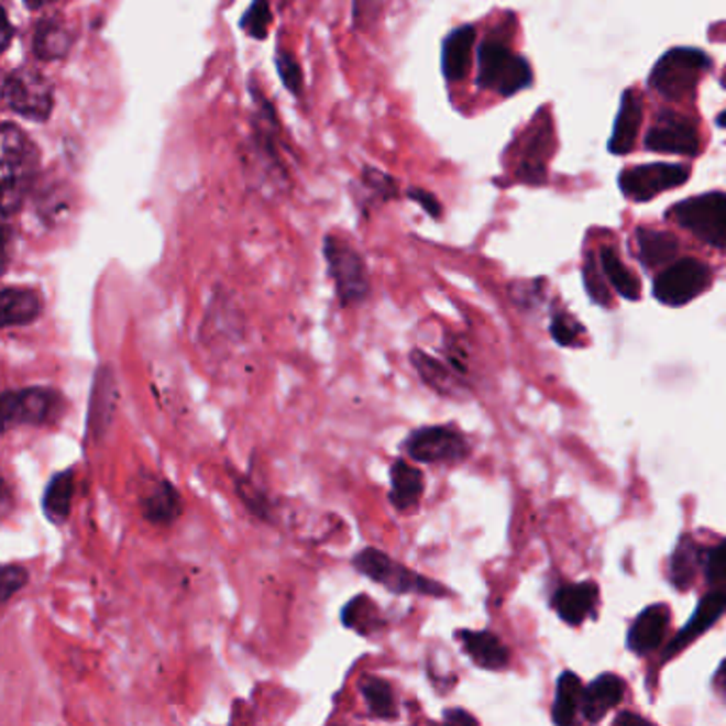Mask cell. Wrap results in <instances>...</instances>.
<instances>
[{
    "mask_svg": "<svg viewBox=\"0 0 726 726\" xmlns=\"http://www.w3.org/2000/svg\"><path fill=\"white\" fill-rule=\"evenodd\" d=\"M38 150L20 127L4 122L0 132V173H2V211L9 218L33 190L38 175Z\"/></svg>",
    "mask_w": 726,
    "mask_h": 726,
    "instance_id": "6da1fadb",
    "label": "cell"
},
{
    "mask_svg": "<svg viewBox=\"0 0 726 726\" xmlns=\"http://www.w3.org/2000/svg\"><path fill=\"white\" fill-rule=\"evenodd\" d=\"M352 566L366 580L393 594H420V596H450V588L420 575L418 571L395 561L391 554L377 548H364L354 559Z\"/></svg>",
    "mask_w": 726,
    "mask_h": 726,
    "instance_id": "7a4b0ae2",
    "label": "cell"
},
{
    "mask_svg": "<svg viewBox=\"0 0 726 726\" xmlns=\"http://www.w3.org/2000/svg\"><path fill=\"white\" fill-rule=\"evenodd\" d=\"M532 84L527 58L514 54L501 38H486L477 52V86L501 97H514Z\"/></svg>",
    "mask_w": 726,
    "mask_h": 726,
    "instance_id": "3957f363",
    "label": "cell"
},
{
    "mask_svg": "<svg viewBox=\"0 0 726 726\" xmlns=\"http://www.w3.org/2000/svg\"><path fill=\"white\" fill-rule=\"evenodd\" d=\"M66 411L61 391L31 386L2 393V432L13 427H52Z\"/></svg>",
    "mask_w": 726,
    "mask_h": 726,
    "instance_id": "277c9868",
    "label": "cell"
},
{
    "mask_svg": "<svg viewBox=\"0 0 726 726\" xmlns=\"http://www.w3.org/2000/svg\"><path fill=\"white\" fill-rule=\"evenodd\" d=\"M324 258L339 305L352 307L364 302L371 295V277L363 254L348 239L329 234L324 239Z\"/></svg>",
    "mask_w": 726,
    "mask_h": 726,
    "instance_id": "5b68a950",
    "label": "cell"
},
{
    "mask_svg": "<svg viewBox=\"0 0 726 726\" xmlns=\"http://www.w3.org/2000/svg\"><path fill=\"white\" fill-rule=\"evenodd\" d=\"M712 66L707 54L691 47L669 50L650 73V88L664 100H684L693 97L701 75Z\"/></svg>",
    "mask_w": 726,
    "mask_h": 726,
    "instance_id": "8992f818",
    "label": "cell"
},
{
    "mask_svg": "<svg viewBox=\"0 0 726 726\" xmlns=\"http://www.w3.org/2000/svg\"><path fill=\"white\" fill-rule=\"evenodd\" d=\"M2 99L20 118L45 122L54 111V88L36 68H13L2 84Z\"/></svg>",
    "mask_w": 726,
    "mask_h": 726,
    "instance_id": "52a82bcc",
    "label": "cell"
},
{
    "mask_svg": "<svg viewBox=\"0 0 726 726\" xmlns=\"http://www.w3.org/2000/svg\"><path fill=\"white\" fill-rule=\"evenodd\" d=\"M669 216L698 241L726 250V195L707 193L678 202Z\"/></svg>",
    "mask_w": 726,
    "mask_h": 726,
    "instance_id": "ba28073f",
    "label": "cell"
},
{
    "mask_svg": "<svg viewBox=\"0 0 726 726\" xmlns=\"http://www.w3.org/2000/svg\"><path fill=\"white\" fill-rule=\"evenodd\" d=\"M400 450L409 461L422 464H457L469 457V441L452 427H422L411 430Z\"/></svg>",
    "mask_w": 726,
    "mask_h": 726,
    "instance_id": "9c48e42d",
    "label": "cell"
},
{
    "mask_svg": "<svg viewBox=\"0 0 726 726\" xmlns=\"http://www.w3.org/2000/svg\"><path fill=\"white\" fill-rule=\"evenodd\" d=\"M712 273L696 258H680L669 264L654 279V297L662 305L682 307L693 298L705 293L710 286Z\"/></svg>",
    "mask_w": 726,
    "mask_h": 726,
    "instance_id": "30bf717a",
    "label": "cell"
},
{
    "mask_svg": "<svg viewBox=\"0 0 726 726\" xmlns=\"http://www.w3.org/2000/svg\"><path fill=\"white\" fill-rule=\"evenodd\" d=\"M646 150L657 154H680V156H698L701 139L691 118L673 111L662 109L650 131L644 139Z\"/></svg>",
    "mask_w": 726,
    "mask_h": 726,
    "instance_id": "8fae6325",
    "label": "cell"
},
{
    "mask_svg": "<svg viewBox=\"0 0 726 726\" xmlns=\"http://www.w3.org/2000/svg\"><path fill=\"white\" fill-rule=\"evenodd\" d=\"M691 170L684 165H669V163H654V165L630 166L620 173L618 186L625 197L637 202H646L659 197L667 190H673L686 184Z\"/></svg>",
    "mask_w": 726,
    "mask_h": 726,
    "instance_id": "7c38bea8",
    "label": "cell"
},
{
    "mask_svg": "<svg viewBox=\"0 0 726 726\" xmlns=\"http://www.w3.org/2000/svg\"><path fill=\"white\" fill-rule=\"evenodd\" d=\"M118 400H120V391H118L116 373L109 364H100L95 373L90 405H88V420H86V432L92 441H100L107 435V430L111 429L118 411Z\"/></svg>",
    "mask_w": 726,
    "mask_h": 726,
    "instance_id": "4fadbf2b",
    "label": "cell"
},
{
    "mask_svg": "<svg viewBox=\"0 0 726 726\" xmlns=\"http://www.w3.org/2000/svg\"><path fill=\"white\" fill-rule=\"evenodd\" d=\"M518 166L516 175L525 184H543L546 182V163L548 156L554 147V134H552V124L548 118L535 120L530 131L522 136L518 143Z\"/></svg>",
    "mask_w": 726,
    "mask_h": 726,
    "instance_id": "5bb4252c",
    "label": "cell"
},
{
    "mask_svg": "<svg viewBox=\"0 0 726 726\" xmlns=\"http://www.w3.org/2000/svg\"><path fill=\"white\" fill-rule=\"evenodd\" d=\"M139 509L143 518L156 527H170L184 512L182 495L177 488L158 475H150L147 484L141 486Z\"/></svg>",
    "mask_w": 726,
    "mask_h": 726,
    "instance_id": "9a60e30c",
    "label": "cell"
},
{
    "mask_svg": "<svg viewBox=\"0 0 726 726\" xmlns=\"http://www.w3.org/2000/svg\"><path fill=\"white\" fill-rule=\"evenodd\" d=\"M669 623H671V614L667 605L659 603L644 609L628 630V650L639 657L654 652L667 637Z\"/></svg>",
    "mask_w": 726,
    "mask_h": 726,
    "instance_id": "2e32d148",
    "label": "cell"
},
{
    "mask_svg": "<svg viewBox=\"0 0 726 726\" xmlns=\"http://www.w3.org/2000/svg\"><path fill=\"white\" fill-rule=\"evenodd\" d=\"M726 614V588H714L712 593L705 594L694 612L693 618L686 623L675 639L667 646L664 659H671L680 650H684L689 644H693L698 635H703L707 628L712 627L721 616Z\"/></svg>",
    "mask_w": 726,
    "mask_h": 726,
    "instance_id": "e0dca14e",
    "label": "cell"
},
{
    "mask_svg": "<svg viewBox=\"0 0 726 726\" xmlns=\"http://www.w3.org/2000/svg\"><path fill=\"white\" fill-rule=\"evenodd\" d=\"M462 650L473 664L486 671H501L509 664L507 646L491 630H459Z\"/></svg>",
    "mask_w": 726,
    "mask_h": 726,
    "instance_id": "ac0fdd59",
    "label": "cell"
},
{
    "mask_svg": "<svg viewBox=\"0 0 726 726\" xmlns=\"http://www.w3.org/2000/svg\"><path fill=\"white\" fill-rule=\"evenodd\" d=\"M425 495V475L418 466L405 459H396L391 464V503L396 512H414Z\"/></svg>",
    "mask_w": 726,
    "mask_h": 726,
    "instance_id": "d6986e66",
    "label": "cell"
},
{
    "mask_svg": "<svg viewBox=\"0 0 726 726\" xmlns=\"http://www.w3.org/2000/svg\"><path fill=\"white\" fill-rule=\"evenodd\" d=\"M73 498H75V469L68 466L61 473L52 475L43 491L41 512L45 520L54 527H65L70 518Z\"/></svg>",
    "mask_w": 726,
    "mask_h": 726,
    "instance_id": "ffe728a7",
    "label": "cell"
},
{
    "mask_svg": "<svg viewBox=\"0 0 726 726\" xmlns=\"http://www.w3.org/2000/svg\"><path fill=\"white\" fill-rule=\"evenodd\" d=\"M0 307H2V329L29 327L43 314V297L34 288L4 286Z\"/></svg>",
    "mask_w": 726,
    "mask_h": 726,
    "instance_id": "44dd1931",
    "label": "cell"
},
{
    "mask_svg": "<svg viewBox=\"0 0 726 726\" xmlns=\"http://www.w3.org/2000/svg\"><path fill=\"white\" fill-rule=\"evenodd\" d=\"M596 601H598V586L594 582H582V584L562 586L554 596L552 605L566 625L578 627L588 616H593Z\"/></svg>",
    "mask_w": 726,
    "mask_h": 726,
    "instance_id": "7402d4cb",
    "label": "cell"
},
{
    "mask_svg": "<svg viewBox=\"0 0 726 726\" xmlns=\"http://www.w3.org/2000/svg\"><path fill=\"white\" fill-rule=\"evenodd\" d=\"M625 694V684L614 673H603L594 680L588 689H584L582 714L588 723H598L605 718L609 710L620 705Z\"/></svg>",
    "mask_w": 726,
    "mask_h": 726,
    "instance_id": "603a6c76",
    "label": "cell"
},
{
    "mask_svg": "<svg viewBox=\"0 0 726 726\" xmlns=\"http://www.w3.org/2000/svg\"><path fill=\"white\" fill-rule=\"evenodd\" d=\"M641 113H644V105L641 99L635 90H627L620 100V111L616 116V124H614V132L609 139V152L612 154H628L635 143H637V134L641 129Z\"/></svg>",
    "mask_w": 726,
    "mask_h": 726,
    "instance_id": "cb8c5ba5",
    "label": "cell"
},
{
    "mask_svg": "<svg viewBox=\"0 0 726 726\" xmlns=\"http://www.w3.org/2000/svg\"><path fill=\"white\" fill-rule=\"evenodd\" d=\"M475 31L473 26H461L446 36L441 50V68L448 81H461L466 77L473 58Z\"/></svg>",
    "mask_w": 726,
    "mask_h": 726,
    "instance_id": "d4e9b609",
    "label": "cell"
},
{
    "mask_svg": "<svg viewBox=\"0 0 726 726\" xmlns=\"http://www.w3.org/2000/svg\"><path fill=\"white\" fill-rule=\"evenodd\" d=\"M73 47V33L61 18H45L34 29L33 50L38 61H63Z\"/></svg>",
    "mask_w": 726,
    "mask_h": 726,
    "instance_id": "484cf974",
    "label": "cell"
},
{
    "mask_svg": "<svg viewBox=\"0 0 726 726\" xmlns=\"http://www.w3.org/2000/svg\"><path fill=\"white\" fill-rule=\"evenodd\" d=\"M409 361L414 364V369L418 371V375L422 377V382L429 388H432L435 393H439L441 396H454V398L462 395L464 386H462L461 380L457 377V373L450 366L432 359L422 350H414L409 354Z\"/></svg>",
    "mask_w": 726,
    "mask_h": 726,
    "instance_id": "4316f807",
    "label": "cell"
},
{
    "mask_svg": "<svg viewBox=\"0 0 726 726\" xmlns=\"http://www.w3.org/2000/svg\"><path fill=\"white\" fill-rule=\"evenodd\" d=\"M341 625L348 630H354L363 637H373L382 628H386V618L382 616V609L375 601H371L366 594H359L352 601L345 603L341 609Z\"/></svg>",
    "mask_w": 726,
    "mask_h": 726,
    "instance_id": "83f0119b",
    "label": "cell"
},
{
    "mask_svg": "<svg viewBox=\"0 0 726 726\" xmlns=\"http://www.w3.org/2000/svg\"><path fill=\"white\" fill-rule=\"evenodd\" d=\"M366 710L377 721H396L398 718V703H396L395 689L388 680L380 675H364L359 682Z\"/></svg>",
    "mask_w": 726,
    "mask_h": 726,
    "instance_id": "f1b7e54d",
    "label": "cell"
},
{
    "mask_svg": "<svg viewBox=\"0 0 726 726\" xmlns=\"http://www.w3.org/2000/svg\"><path fill=\"white\" fill-rule=\"evenodd\" d=\"M637 248H639V258L644 266L657 268L664 264L673 263L678 254V239L673 234L664 231H654V229H637Z\"/></svg>",
    "mask_w": 726,
    "mask_h": 726,
    "instance_id": "f546056e",
    "label": "cell"
},
{
    "mask_svg": "<svg viewBox=\"0 0 726 726\" xmlns=\"http://www.w3.org/2000/svg\"><path fill=\"white\" fill-rule=\"evenodd\" d=\"M584 684L573 671H564L557 684V701L552 705V721L557 725H571L578 710H582Z\"/></svg>",
    "mask_w": 726,
    "mask_h": 726,
    "instance_id": "4dcf8cb0",
    "label": "cell"
},
{
    "mask_svg": "<svg viewBox=\"0 0 726 726\" xmlns=\"http://www.w3.org/2000/svg\"><path fill=\"white\" fill-rule=\"evenodd\" d=\"M598 261H601V268H603L607 282L614 286V290L620 297L628 298V300H637L639 298V293H641L639 282L628 271L627 266L623 264V261L618 258V254H616L614 248H601L598 250Z\"/></svg>",
    "mask_w": 726,
    "mask_h": 726,
    "instance_id": "1f68e13d",
    "label": "cell"
},
{
    "mask_svg": "<svg viewBox=\"0 0 726 726\" xmlns=\"http://www.w3.org/2000/svg\"><path fill=\"white\" fill-rule=\"evenodd\" d=\"M701 564V550L694 543L691 537H682V541L678 543L673 557H671V566H669V580L680 588H689V584H693L694 573Z\"/></svg>",
    "mask_w": 726,
    "mask_h": 726,
    "instance_id": "d6a6232c",
    "label": "cell"
},
{
    "mask_svg": "<svg viewBox=\"0 0 726 726\" xmlns=\"http://www.w3.org/2000/svg\"><path fill=\"white\" fill-rule=\"evenodd\" d=\"M234 480V488H237V495L243 501V505L261 520H273V514H271V501L266 498L263 491L248 477L243 475H232Z\"/></svg>",
    "mask_w": 726,
    "mask_h": 726,
    "instance_id": "836d02e7",
    "label": "cell"
},
{
    "mask_svg": "<svg viewBox=\"0 0 726 726\" xmlns=\"http://www.w3.org/2000/svg\"><path fill=\"white\" fill-rule=\"evenodd\" d=\"M268 26H271V7L266 0H254L250 4V9L243 13L241 20V29L243 33L252 38L263 41L268 34Z\"/></svg>",
    "mask_w": 726,
    "mask_h": 726,
    "instance_id": "e575fe53",
    "label": "cell"
},
{
    "mask_svg": "<svg viewBox=\"0 0 726 726\" xmlns=\"http://www.w3.org/2000/svg\"><path fill=\"white\" fill-rule=\"evenodd\" d=\"M31 582V571L18 562L4 564L0 571V584H2V605H7L15 594L24 591Z\"/></svg>",
    "mask_w": 726,
    "mask_h": 726,
    "instance_id": "d590c367",
    "label": "cell"
},
{
    "mask_svg": "<svg viewBox=\"0 0 726 726\" xmlns=\"http://www.w3.org/2000/svg\"><path fill=\"white\" fill-rule=\"evenodd\" d=\"M605 279H607V277H605L603 268L598 271V266H596V258H594V256H588V258H586V264H584V284H586L588 295H591L594 302H598V305H609V293H607Z\"/></svg>",
    "mask_w": 726,
    "mask_h": 726,
    "instance_id": "8d00e7d4",
    "label": "cell"
},
{
    "mask_svg": "<svg viewBox=\"0 0 726 726\" xmlns=\"http://www.w3.org/2000/svg\"><path fill=\"white\" fill-rule=\"evenodd\" d=\"M277 70H279L284 86L298 97L302 92V73H300L297 58L290 52L279 50L277 52Z\"/></svg>",
    "mask_w": 726,
    "mask_h": 726,
    "instance_id": "74e56055",
    "label": "cell"
},
{
    "mask_svg": "<svg viewBox=\"0 0 726 726\" xmlns=\"http://www.w3.org/2000/svg\"><path fill=\"white\" fill-rule=\"evenodd\" d=\"M705 578L712 588H726V541L710 550L705 559Z\"/></svg>",
    "mask_w": 726,
    "mask_h": 726,
    "instance_id": "f35d334b",
    "label": "cell"
},
{
    "mask_svg": "<svg viewBox=\"0 0 726 726\" xmlns=\"http://www.w3.org/2000/svg\"><path fill=\"white\" fill-rule=\"evenodd\" d=\"M550 332H552V337L557 339V343H561V345H575L578 339L584 334V329H582V324L575 322L573 318L559 314V316L552 320Z\"/></svg>",
    "mask_w": 726,
    "mask_h": 726,
    "instance_id": "ab89813d",
    "label": "cell"
},
{
    "mask_svg": "<svg viewBox=\"0 0 726 726\" xmlns=\"http://www.w3.org/2000/svg\"><path fill=\"white\" fill-rule=\"evenodd\" d=\"M382 4H384V0H354V20H356V24L361 29H364L366 24H371L377 18Z\"/></svg>",
    "mask_w": 726,
    "mask_h": 726,
    "instance_id": "60d3db41",
    "label": "cell"
},
{
    "mask_svg": "<svg viewBox=\"0 0 726 726\" xmlns=\"http://www.w3.org/2000/svg\"><path fill=\"white\" fill-rule=\"evenodd\" d=\"M411 198H416L427 211H429L432 218H439L441 216V209H439V202L435 200L432 195L425 193V190H411Z\"/></svg>",
    "mask_w": 726,
    "mask_h": 726,
    "instance_id": "b9f144b4",
    "label": "cell"
},
{
    "mask_svg": "<svg viewBox=\"0 0 726 726\" xmlns=\"http://www.w3.org/2000/svg\"><path fill=\"white\" fill-rule=\"evenodd\" d=\"M443 721H446V723H469V725H477V721H475L469 712H464V710H448V712L443 714Z\"/></svg>",
    "mask_w": 726,
    "mask_h": 726,
    "instance_id": "7bdbcfd3",
    "label": "cell"
},
{
    "mask_svg": "<svg viewBox=\"0 0 726 726\" xmlns=\"http://www.w3.org/2000/svg\"><path fill=\"white\" fill-rule=\"evenodd\" d=\"M714 684H716V689H718V693H721V696L725 698L726 701V660L718 667V671H716V678H714Z\"/></svg>",
    "mask_w": 726,
    "mask_h": 726,
    "instance_id": "ee69618b",
    "label": "cell"
},
{
    "mask_svg": "<svg viewBox=\"0 0 726 726\" xmlns=\"http://www.w3.org/2000/svg\"><path fill=\"white\" fill-rule=\"evenodd\" d=\"M627 723H635V725H646V721L641 718V716H637V714H620L616 721H614V725H627Z\"/></svg>",
    "mask_w": 726,
    "mask_h": 726,
    "instance_id": "f6af8a7d",
    "label": "cell"
},
{
    "mask_svg": "<svg viewBox=\"0 0 726 726\" xmlns=\"http://www.w3.org/2000/svg\"><path fill=\"white\" fill-rule=\"evenodd\" d=\"M50 2H54V0H24V4H26L29 9H41V7L50 4Z\"/></svg>",
    "mask_w": 726,
    "mask_h": 726,
    "instance_id": "bcb514c9",
    "label": "cell"
},
{
    "mask_svg": "<svg viewBox=\"0 0 726 726\" xmlns=\"http://www.w3.org/2000/svg\"><path fill=\"white\" fill-rule=\"evenodd\" d=\"M718 127H723V129H726V111H723V113L718 116Z\"/></svg>",
    "mask_w": 726,
    "mask_h": 726,
    "instance_id": "7dc6e473",
    "label": "cell"
}]
</instances>
